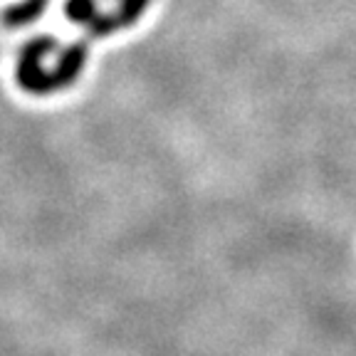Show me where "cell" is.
Wrapping results in <instances>:
<instances>
[{
  "instance_id": "6da1fadb",
  "label": "cell",
  "mask_w": 356,
  "mask_h": 356,
  "mask_svg": "<svg viewBox=\"0 0 356 356\" xmlns=\"http://www.w3.org/2000/svg\"><path fill=\"white\" fill-rule=\"evenodd\" d=\"M57 50V40L52 35H38V38L28 40L17 52V65H15V82L22 92L35 97H47L52 95L50 87V72L42 67V57Z\"/></svg>"
},
{
  "instance_id": "7a4b0ae2",
  "label": "cell",
  "mask_w": 356,
  "mask_h": 356,
  "mask_svg": "<svg viewBox=\"0 0 356 356\" xmlns=\"http://www.w3.org/2000/svg\"><path fill=\"white\" fill-rule=\"evenodd\" d=\"M151 0H119L114 13H99L95 20L87 25L89 38H106V35L127 30L139 22V17L146 13Z\"/></svg>"
},
{
  "instance_id": "3957f363",
  "label": "cell",
  "mask_w": 356,
  "mask_h": 356,
  "mask_svg": "<svg viewBox=\"0 0 356 356\" xmlns=\"http://www.w3.org/2000/svg\"><path fill=\"white\" fill-rule=\"evenodd\" d=\"M87 57H89L87 42L77 40V42L67 44L65 50L60 52V60H57L55 70H47V72H50L52 92L72 87V84L79 79V74L84 72V67H87Z\"/></svg>"
},
{
  "instance_id": "277c9868",
  "label": "cell",
  "mask_w": 356,
  "mask_h": 356,
  "mask_svg": "<svg viewBox=\"0 0 356 356\" xmlns=\"http://www.w3.org/2000/svg\"><path fill=\"white\" fill-rule=\"evenodd\" d=\"M50 6V0H20L15 6L6 8L3 13V25L8 28H25V25H33L44 10Z\"/></svg>"
},
{
  "instance_id": "5b68a950",
  "label": "cell",
  "mask_w": 356,
  "mask_h": 356,
  "mask_svg": "<svg viewBox=\"0 0 356 356\" xmlns=\"http://www.w3.org/2000/svg\"><path fill=\"white\" fill-rule=\"evenodd\" d=\"M65 15L70 17V22H74V25H84V28H87L89 22L99 15V10H97L95 0H67Z\"/></svg>"
}]
</instances>
